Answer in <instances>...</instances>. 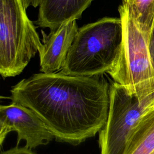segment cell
Segmentation results:
<instances>
[{
  "label": "cell",
  "instance_id": "cell-10",
  "mask_svg": "<svg viewBox=\"0 0 154 154\" xmlns=\"http://www.w3.org/2000/svg\"><path fill=\"white\" fill-rule=\"evenodd\" d=\"M126 3L137 25L149 40L154 24V0H129Z\"/></svg>",
  "mask_w": 154,
  "mask_h": 154
},
{
  "label": "cell",
  "instance_id": "cell-9",
  "mask_svg": "<svg viewBox=\"0 0 154 154\" xmlns=\"http://www.w3.org/2000/svg\"><path fill=\"white\" fill-rule=\"evenodd\" d=\"M154 150V105L135 123L123 154H151Z\"/></svg>",
  "mask_w": 154,
  "mask_h": 154
},
{
  "label": "cell",
  "instance_id": "cell-14",
  "mask_svg": "<svg viewBox=\"0 0 154 154\" xmlns=\"http://www.w3.org/2000/svg\"><path fill=\"white\" fill-rule=\"evenodd\" d=\"M129 0H122L123 2H128Z\"/></svg>",
  "mask_w": 154,
  "mask_h": 154
},
{
  "label": "cell",
  "instance_id": "cell-4",
  "mask_svg": "<svg viewBox=\"0 0 154 154\" xmlns=\"http://www.w3.org/2000/svg\"><path fill=\"white\" fill-rule=\"evenodd\" d=\"M123 26V40L117 60L108 73L114 82L130 94H140L154 88V68L149 40L133 19L126 2L119 7Z\"/></svg>",
  "mask_w": 154,
  "mask_h": 154
},
{
  "label": "cell",
  "instance_id": "cell-7",
  "mask_svg": "<svg viewBox=\"0 0 154 154\" xmlns=\"http://www.w3.org/2000/svg\"><path fill=\"white\" fill-rule=\"evenodd\" d=\"M78 29L76 20H71L51 31L38 51L41 72L61 70Z\"/></svg>",
  "mask_w": 154,
  "mask_h": 154
},
{
  "label": "cell",
  "instance_id": "cell-15",
  "mask_svg": "<svg viewBox=\"0 0 154 154\" xmlns=\"http://www.w3.org/2000/svg\"><path fill=\"white\" fill-rule=\"evenodd\" d=\"M151 154H154V150H153V152H152V153H151Z\"/></svg>",
  "mask_w": 154,
  "mask_h": 154
},
{
  "label": "cell",
  "instance_id": "cell-2",
  "mask_svg": "<svg viewBox=\"0 0 154 154\" xmlns=\"http://www.w3.org/2000/svg\"><path fill=\"white\" fill-rule=\"evenodd\" d=\"M123 40L120 17H105L78 29L60 71L92 76L108 73L119 57Z\"/></svg>",
  "mask_w": 154,
  "mask_h": 154
},
{
  "label": "cell",
  "instance_id": "cell-1",
  "mask_svg": "<svg viewBox=\"0 0 154 154\" xmlns=\"http://www.w3.org/2000/svg\"><path fill=\"white\" fill-rule=\"evenodd\" d=\"M10 93L11 102L33 111L56 141L73 146L93 137L107 120L110 84L104 74L41 72L23 79Z\"/></svg>",
  "mask_w": 154,
  "mask_h": 154
},
{
  "label": "cell",
  "instance_id": "cell-12",
  "mask_svg": "<svg viewBox=\"0 0 154 154\" xmlns=\"http://www.w3.org/2000/svg\"><path fill=\"white\" fill-rule=\"evenodd\" d=\"M149 48L150 52V58L153 67L154 68V24L150 35L149 40Z\"/></svg>",
  "mask_w": 154,
  "mask_h": 154
},
{
  "label": "cell",
  "instance_id": "cell-13",
  "mask_svg": "<svg viewBox=\"0 0 154 154\" xmlns=\"http://www.w3.org/2000/svg\"><path fill=\"white\" fill-rule=\"evenodd\" d=\"M25 7L26 8L29 7H37L39 6L42 0H22Z\"/></svg>",
  "mask_w": 154,
  "mask_h": 154
},
{
  "label": "cell",
  "instance_id": "cell-6",
  "mask_svg": "<svg viewBox=\"0 0 154 154\" xmlns=\"http://www.w3.org/2000/svg\"><path fill=\"white\" fill-rule=\"evenodd\" d=\"M11 131L17 132V146L21 140H25V146L30 149L46 145L55 138L33 111L14 102L0 106L1 146L7 134Z\"/></svg>",
  "mask_w": 154,
  "mask_h": 154
},
{
  "label": "cell",
  "instance_id": "cell-11",
  "mask_svg": "<svg viewBox=\"0 0 154 154\" xmlns=\"http://www.w3.org/2000/svg\"><path fill=\"white\" fill-rule=\"evenodd\" d=\"M1 154H35L32 151V149H28L25 146L23 147H19L16 146L9 150L3 151Z\"/></svg>",
  "mask_w": 154,
  "mask_h": 154
},
{
  "label": "cell",
  "instance_id": "cell-5",
  "mask_svg": "<svg viewBox=\"0 0 154 154\" xmlns=\"http://www.w3.org/2000/svg\"><path fill=\"white\" fill-rule=\"evenodd\" d=\"M109 99L107 120L99 132L100 154H123L135 123L154 105V88L143 93L130 94L112 81Z\"/></svg>",
  "mask_w": 154,
  "mask_h": 154
},
{
  "label": "cell",
  "instance_id": "cell-3",
  "mask_svg": "<svg viewBox=\"0 0 154 154\" xmlns=\"http://www.w3.org/2000/svg\"><path fill=\"white\" fill-rule=\"evenodd\" d=\"M22 0H0V73L20 74L42 46Z\"/></svg>",
  "mask_w": 154,
  "mask_h": 154
},
{
  "label": "cell",
  "instance_id": "cell-8",
  "mask_svg": "<svg viewBox=\"0 0 154 154\" xmlns=\"http://www.w3.org/2000/svg\"><path fill=\"white\" fill-rule=\"evenodd\" d=\"M93 0H42L35 21L41 28L53 31L63 24L81 18Z\"/></svg>",
  "mask_w": 154,
  "mask_h": 154
}]
</instances>
